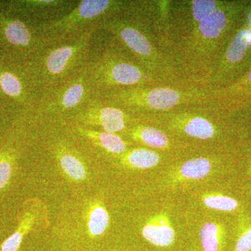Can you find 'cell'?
<instances>
[{
	"instance_id": "obj_1",
	"label": "cell",
	"mask_w": 251,
	"mask_h": 251,
	"mask_svg": "<svg viewBox=\"0 0 251 251\" xmlns=\"http://www.w3.org/2000/svg\"><path fill=\"white\" fill-rule=\"evenodd\" d=\"M99 25V29L112 35V39L160 83H175L184 80L174 59L157 47L150 28L140 15H115L105 18Z\"/></svg>"
},
{
	"instance_id": "obj_2",
	"label": "cell",
	"mask_w": 251,
	"mask_h": 251,
	"mask_svg": "<svg viewBox=\"0 0 251 251\" xmlns=\"http://www.w3.org/2000/svg\"><path fill=\"white\" fill-rule=\"evenodd\" d=\"M211 90L183 80L171 84L137 87L104 96L136 117H151L188 105L206 103Z\"/></svg>"
},
{
	"instance_id": "obj_3",
	"label": "cell",
	"mask_w": 251,
	"mask_h": 251,
	"mask_svg": "<svg viewBox=\"0 0 251 251\" xmlns=\"http://www.w3.org/2000/svg\"><path fill=\"white\" fill-rule=\"evenodd\" d=\"M86 69L95 96L99 97L133 87L161 85L113 39L100 53L90 57Z\"/></svg>"
},
{
	"instance_id": "obj_4",
	"label": "cell",
	"mask_w": 251,
	"mask_h": 251,
	"mask_svg": "<svg viewBox=\"0 0 251 251\" xmlns=\"http://www.w3.org/2000/svg\"><path fill=\"white\" fill-rule=\"evenodd\" d=\"M99 29L97 25L78 37L50 45L29 62L42 96L85 67L91 57L92 39Z\"/></svg>"
},
{
	"instance_id": "obj_5",
	"label": "cell",
	"mask_w": 251,
	"mask_h": 251,
	"mask_svg": "<svg viewBox=\"0 0 251 251\" xmlns=\"http://www.w3.org/2000/svg\"><path fill=\"white\" fill-rule=\"evenodd\" d=\"M135 1L82 0L67 14L53 21L39 23V30L49 46L78 37L105 18L129 13Z\"/></svg>"
},
{
	"instance_id": "obj_6",
	"label": "cell",
	"mask_w": 251,
	"mask_h": 251,
	"mask_svg": "<svg viewBox=\"0 0 251 251\" xmlns=\"http://www.w3.org/2000/svg\"><path fill=\"white\" fill-rule=\"evenodd\" d=\"M94 96L85 66L56 88L43 95L27 119L33 122L68 123Z\"/></svg>"
},
{
	"instance_id": "obj_7",
	"label": "cell",
	"mask_w": 251,
	"mask_h": 251,
	"mask_svg": "<svg viewBox=\"0 0 251 251\" xmlns=\"http://www.w3.org/2000/svg\"><path fill=\"white\" fill-rule=\"evenodd\" d=\"M38 25L25 18L0 15V40L14 52V59L31 62L49 46Z\"/></svg>"
},
{
	"instance_id": "obj_8",
	"label": "cell",
	"mask_w": 251,
	"mask_h": 251,
	"mask_svg": "<svg viewBox=\"0 0 251 251\" xmlns=\"http://www.w3.org/2000/svg\"><path fill=\"white\" fill-rule=\"evenodd\" d=\"M134 116L111 100L94 96L68 123L108 133H125Z\"/></svg>"
},
{
	"instance_id": "obj_9",
	"label": "cell",
	"mask_w": 251,
	"mask_h": 251,
	"mask_svg": "<svg viewBox=\"0 0 251 251\" xmlns=\"http://www.w3.org/2000/svg\"><path fill=\"white\" fill-rule=\"evenodd\" d=\"M211 107L202 103L182 107L151 117L164 120L168 129L175 134L206 141L214 139L218 133L217 127L209 117Z\"/></svg>"
},
{
	"instance_id": "obj_10",
	"label": "cell",
	"mask_w": 251,
	"mask_h": 251,
	"mask_svg": "<svg viewBox=\"0 0 251 251\" xmlns=\"http://www.w3.org/2000/svg\"><path fill=\"white\" fill-rule=\"evenodd\" d=\"M27 122L21 128L3 136L0 140V205L17 183L21 171V161L26 148L25 137Z\"/></svg>"
},
{
	"instance_id": "obj_11",
	"label": "cell",
	"mask_w": 251,
	"mask_h": 251,
	"mask_svg": "<svg viewBox=\"0 0 251 251\" xmlns=\"http://www.w3.org/2000/svg\"><path fill=\"white\" fill-rule=\"evenodd\" d=\"M77 2L66 0H23L10 2L8 11L39 24L64 16L75 7Z\"/></svg>"
},
{
	"instance_id": "obj_12",
	"label": "cell",
	"mask_w": 251,
	"mask_h": 251,
	"mask_svg": "<svg viewBox=\"0 0 251 251\" xmlns=\"http://www.w3.org/2000/svg\"><path fill=\"white\" fill-rule=\"evenodd\" d=\"M45 206L36 198L23 203L17 225L12 233L0 242V251H18L26 237L39 226L45 217Z\"/></svg>"
},
{
	"instance_id": "obj_13",
	"label": "cell",
	"mask_w": 251,
	"mask_h": 251,
	"mask_svg": "<svg viewBox=\"0 0 251 251\" xmlns=\"http://www.w3.org/2000/svg\"><path fill=\"white\" fill-rule=\"evenodd\" d=\"M86 146L110 157L120 156L129 150L130 144L122 135L85 128L67 123Z\"/></svg>"
},
{
	"instance_id": "obj_14",
	"label": "cell",
	"mask_w": 251,
	"mask_h": 251,
	"mask_svg": "<svg viewBox=\"0 0 251 251\" xmlns=\"http://www.w3.org/2000/svg\"><path fill=\"white\" fill-rule=\"evenodd\" d=\"M123 134L130 142L143 145L150 150H170L173 146L169 136L163 130L144 123L139 117H134Z\"/></svg>"
},
{
	"instance_id": "obj_15",
	"label": "cell",
	"mask_w": 251,
	"mask_h": 251,
	"mask_svg": "<svg viewBox=\"0 0 251 251\" xmlns=\"http://www.w3.org/2000/svg\"><path fill=\"white\" fill-rule=\"evenodd\" d=\"M141 234L147 242L159 248L171 247L176 239V232L169 215L162 211L147 220Z\"/></svg>"
},
{
	"instance_id": "obj_16",
	"label": "cell",
	"mask_w": 251,
	"mask_h": 251,
	"mask_svg": "<svg viewBox=\"0 0 251 251\" xmlns=\"http://www.w3.org/2000/svg\"><path fill=\"white\" fill-rule=\"evenodd\" d=\"M213 168V161L208 157L190 158L173 170L169 176V182L172 184H179L202 180L210 175Z\"/></svg>"
},
{
	"instance_id": "obj_17",
	"label": "cell",
	"mask_w": 251,
	"mask_h": 251,
	"mask_svg": "<svg viewBox=\"0 0 251 251\" xmlns=\"http://www.w3.org/2000/svg\"><path fill=\"white\" fill-rule=\"evenodd\" d=\"M85 213V230L91 239L101 237L108 228L110 215L103 201L96 199L91 201Z\"/></svg>"
},
{
	"instance_id": "obj_18",
	"label": "cell",
	"mask_w": 251,
	"mask_h": 251,
	"mask_svg": "<svg viewBox=\"0 0 251 251\" xmlns=\"http://www.w3.org/2000/svg\"><path fill=\"white\" fill-rule=\"evenodd\" d=\"M113 158L123 168L140 171L154 168L161 161V156L158 152L145 148H130L126 152Z\"/></svg>"
},
{
	"instance_id": "obj_19",
	"label": "cell",
	"mask_w": 251,
	"mask_h": 251,
	"mask_svg": "<svg viewBox=\"0 0 251 251\" xmlns=\"http://www.w3.org/2000/svg\"><path fill=\"white\" fill-rule=\"evenodd\" d=\"M224 228L216 222H206L200 229L199 238L202 251H222Z\"/></svg>"
},
{
	"instance_id": "obj_20",
	"label": "cell",
	"mask_w": 251,
	"mask_h": 251,
	"mask_svg": "<svg viewBox=\"0 0 251 251\" xmlns=\"http://www.w3.org/2000/svg\"><path fill=\"white\" fill-rule=\"evenodd\" d=\"M251 37L250 29H243L236 34L225 54L227 64H237L244 59L248 49L251 47Z\"/></svg>"
},
{
	"instance_id": "obj_21",
	"label": "cell",
	"mask_w": 251,
	"mask_h": 251,
	"mask_svg": "<svg viewBox=\"0 0 251 251\" xmlns=\"http://www.w3.org/2000/svg\"><path fill=\"white\" fill-rule=\"evenodd\" d=\"M203 204L213 210L229 212L238 207V202L234 198L221 193H206L201 198Z\"/></svg>"
},
{
	"instance_id": "obj_22",
	"label": "cell",
	"mask_w": 251,
	"mask_h": 251,
	"mask_svg": "<svg viewBox=\"0 0 251 251\" xmlns=\"http://www.w3.org/2000/svg\"><path fill=\"white\" fill-rule=\"evenodd\" d=\"M191 4L193 27L209 17L220 6L219 1L214 0H193Z\"/></svg>"
},
{
	"instance_id": "obj_23",
	"label": "cell",
	"mask_w": 251,
	"mask_h": 251,
	"mask_svg": "<svg viewBox=\"0 0 251 251\" xmlns=\"http://www.w3.org/2000/svg\"><path fill=\"white\" fill-rule=\"evenodd\" d=\"M251 251V227L244 230L238 237L234 251Z\"/></svg>"
},
{
	"instance_id": "obj_24",
	"label": "cell",
	"mask_w": 251,
	"mask_h": 251,
	"mask_svg": "<svg viewBox=\"0 0 251 251\" xmlns=\"http://www.w3.org/2000/svg\"><path fill=\"white\" fill-rule=\"evenodd\" d=\"M248 23H249V27H250V29H251V14L249 15V17H248Z\"/></svg>"
},
{
	"instance_id": "obj_25",
	"label": "cell",
	"mask_w": 251,
	"mask_h": 251,
	"mask_svg": "<svg viewBox=\"0 0 251 251\" xmlns=\"http://www.w3.org/2000/svg\"><path fill=\"white\" fill-rule=\"evenodd\" d=\"M248 80H249V82H251V71L249 72V75H248Z\"/></svg>"
}]
</instances>
